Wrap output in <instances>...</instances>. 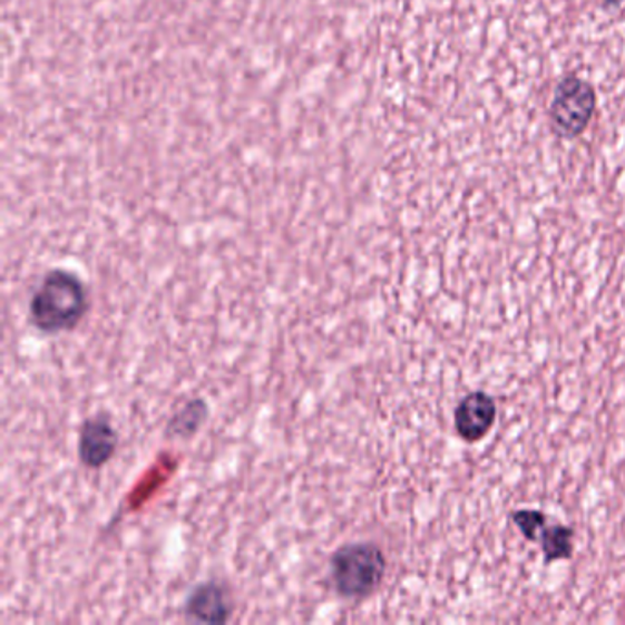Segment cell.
Here are the masks:
<instances>
[{"instance_id": "cell-1", "label": "cell", "mask_w": 625, "mask_h": 625, "mask_svg": "<svg viewBox=\"0 0 625 625\" xmlns=\"http://www.w3.org/2000/svg\"><path fill=\"white\" fill-rule=\"evenodd\" d=\"M87 312L84 281L68 270L45 275L30 301V321L37 331L56 334L72 331Z\"/></svg>"}, {"instance_id": "cell-2", "label": "cell", "mask_w": 625, "mask_h": 625, "mask_svg": "<svg viewBox=\"0 0 625 625\" xmlns=\"http://www.w3.org/2000/svg\"><path fill=\"white\" fill-rule=\"evenodd\" d=\"M385 574L382 550L371 543H349L331 558V579L343 598H363L374 593Z\"/></svg>"}, {"instance_id": "cell-3", "label": "cell", "mask_w": 625, "mask_h": 625, "mask_svg": "<svg viewBox=\"0 0 625 625\" xmlns=\"http://www.w3.org/2000/svg\"><path fill=\"white\" fill-rule=\"evenodd\" d=\"M595 110L596 92L590 84L576 76H568L559 81L550 104V119L559 135L565 138L584 135Z\"/></svg>"}, {"instance_id": "cell-4", "label": "cell", "mask_w": 625, "mask_h": 625, "mask_svg": "<svg viewBox=\"0 0 625 625\" xmlns=\"http://www.w3.org/2000/svg\"><path fill=\"white\" fill-rule=\"evenodd\" d=\"M496 402L481 391L462 398L459 408L455 411V428L457 433L468 442L482 439L496 422Z\"/></svg>"}, {"instance_id": "cell-5", "label": "cell", "mask_w": 625, "mask_h": 625, "mask_svg": "<svg viewBox=\"0 0 625 625\" xmlns=\"http://www.w3.org/2000/svg\"><path fill=\"white\" fill-rule=\"evenodd\" d=\"M118 446V434L105 417H94L85 422L79 433V459L88 468H99L113 459Z\"/></svg>"}, {"instance_id": "cell-6", "label": "cell", "mask_w": 625, "mask_h": 625, "mask_svg": "<svg viewBox=\"0 0 625 625\" xmlns=\"http://www.w3.org/2000/svg\"><path fill=\"white\" fill-rule=\"evenodd\" d=\"M186 615L197 622H226L230 604L224 590L217 584L198 585L187 598Z\"/></svg>"}, {"instance_id": "cell-7", "label": "cell", "mask_w": 625, "mask_h": 625, "mask_svg": "<svg viewBox=\"0 0 625 625\" xmlns=\"http://www.w3.org/2000/svg\"><path fill=\"white\" fill-rule=\"evenodd\" d=\"M543 553H545L547 561L568 558L573 553V530L565 527L543 530Z\"/></svg>"}, {"instance_id": "cell-8", "label": "cell", "mask_w": 625, "mask_h": 625, "mask_svg": "<svg viewBox=\"0 0 625 625\" xmlns=\"http://www.w3.org/2000/svg\"><path fill=\"white\" fill-rule=\"evenodd\" d=\"M206 414V408L202 402H193L176 417L170 429H176V433H189L201 426L202 419Z\"/></svg>"}, {"instance_id": "cell-9", "label": "cell", "mask_w": 625, "mask_h": 625, "mask_svg": "<svg viewBox=\"0 0 625 625\" xmlns=\"http://www.w3.org/2000/svg\"><path fill=\"white\" fill-rule=\"evenodd\" d=\"M514 521L517 523V527L521 528V533L525 534V538L528 541L538 539V534L545 528V517L539 511H517L516 516H514Z\"/></svg>"}, {"instance_id": "cell-10", "label": "cell", "mask_w": 625, "mask_h": 625, "mask_svg": "<svg viewBox=\"0 0 625 625\" xmlns=\"http://www.w3.org/2000/svg\"><path fill=\"white\" fill-rule=\"evenodd\" d=\"M605 2H607V4L611 6H616V4H621L622 0H605Z\"/></svg>"}]
</instances>
